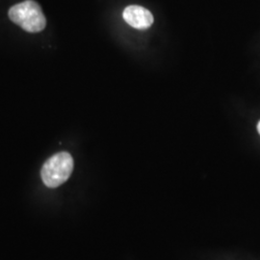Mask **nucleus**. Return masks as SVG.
I'll list each match as a JSON object with an SVG mask.
<instances>
[{
	"mask_svg": "<svg viewBox=\"0 0 260 260\" xmlns=\"http://www.w3.org/2000/svg\"><path fill=\"white\" fill-rule=\"evenodd\" d=\"M9 18L30 33L40 32L47 25V19L41 6L33 0H26L13 6L9 11Z\"/></svg>",
	"mask_w": 260,
	"mask_h": 260,
	"instance_id": "obj_1",
	"label": "nucleus"
},
{
	"mask_svg": "<svg viewBox=\"0 0 260 260\" xmlns=\"http://www.w3.org/2000/svg\"><path fill=\"white\" fill-rule=\"evenodd\" d=\"M123 19L130 26L140 30L148 29L153 23V16L149 10L139 6V5H130L123 10L122 13Z\"/></svg>",
	"mask_w": 260,
	"mask_h": 260,
	"instance_id": "obj_3",
	"label": "nucleus"
},
{
	"mask_svg": "<svg viewBox=\"0 0 260 260\" xmlns=\"http://www.w3.org/2000/svg\"><path fill=\"white\" fill-rule=\"evenodd\" d=\"M257 130H258V133L260 134V121L258 122V124H257Z\"/></svg>",
	"mask_w": 260,
	"mask_h": 260,
	"instance_id": "obj_4",
	"label": "nucleus"
},
{
	"mask_svg": "<svg viewBox=\"0 0 260 260\" xmlns=\"http://www.w3.org/2000/svg\"><path fill=\"white\" fill-rule=\"evenodd\" d=\"M74 170V159L69 152H59L49 158L42 168L41 176L45 185L56 188L70 178Z\"/></svg>",
	"mask_w": 260,
	"mask_h": 260,
	"instance_id": "obj_2",
	"label": "nucleus"
}]
</instances>
